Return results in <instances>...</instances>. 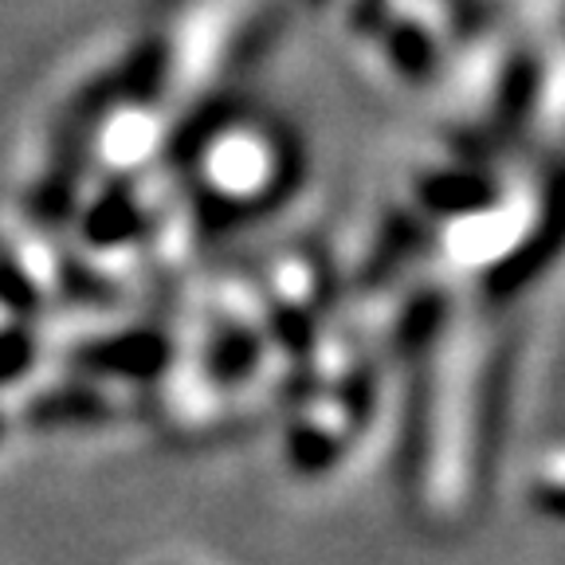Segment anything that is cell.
Segmentation results:
<instances>
[{"instance_id":"obj_3","label":"cell","mask_w":565,"mask_h":565,"mask_svg":"<svg viewBox=\"0 0 565 565\" xmlns=\"http://www.w3.org/2000/svg\"><path fill=\"white\" fill-rule=\"evenodd\" d=\"M436 247L491 291H511L554 247V221L542 185H507L487 201L436 224Z\"/></svg>"},{"instance_id":"obj_2","label":"cell","mask_w":565,"mask_h":565,"mask_svg":"<svg viewBox=\"0 0 565 565\" xmlns=\"http://www.w3.org/2000/svg\"><path fill=\"white\" fill-rule=\"evenodd\" d=\"M299 146L264 110H221L185 134L177 185L201 221H247L287 201L299 181Z\"/></svg>"},{"instance_id":"obj_5","label":"cell","mask_w":565,"mask_h":565,"mask_svg":"<svg viewBox=\"0 0 565 565\" xmlns=\"http://www.w3.org/2000/svg\"><path fill=\"white\" fill-rule=\"evenodd\" d=\"M44 365V338L35 334L32 318L0 299V393L20 388Z\"/></svg>"},{"instance_id":"obj_1","label":"cell","mask_w":565,"mask_h":565,"mask_svg":"<svg viewBox=\"0 0 565 565\" xmlns=\"http://www.w3.org/2000/svg\"><path fill=\"white\" fill-rule=\"evenodd\" d=\"M428 385L416 420V499L436 519L468 507L491 408V345L444 318L428 338Z\"/></svg>"},{"instance_id":"obj_4","label":"cell","mask_w":565,"mask_h":565,"mask_svg":"<svg viewBox=\"0 0 565 565\" xmlns=\"http://www.w3.org/2000/svg\"><path fill=\"white\" fill-rule=\"evenodd\" d=\"M267 322L287 353H299L318 334L327 310V267L307 247H287L264 267L256 282Z\"/></svg>"},{"instance_id":"obj_6","label":"cell","mask_w":565,"mask_h":565,"mask_svg":"<svg viewBox=\"0 0 565 565\" xmlns=\"http://www.w3.org/2000/svg\"><path fill=\"white\" fill-rule=\"evenodd\" d=\"M20 428V416H17V405H12V393H0V448L17 436Z\"/></svg>"}]
</instances>
